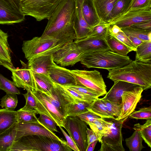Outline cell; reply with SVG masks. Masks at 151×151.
Instances as JSON below:
<instances>
[{"instance_id":"6da1fadb","label":"cell","mask_w":151,"mask_h":151,"mask_svg":"<svg viewBox=\"0 0 151 151\" xmlns=\"http://www.w3.org/2000/svg\"><path fill=\"white\" fill-rule=\"evenodd\" d=\"M76 8V0H62L47 19V25L40 37L76 40L74 28Z\"/></svg>"},{"instance_id":"7a4b0ae2","label":"cell","mask_w":151,"mask_h":151,"mask_svg":"<svg viewBox=\"0 0 151 151\" xmlns=\"http://www.w3.org/2000/svg\"><path fill=\"white\" fill-rule=\"evenodd\" d=\"M108 71L107 78L114 82L124 81L139 86L144 90L151 87V63L132 60L122 67Z\"/></svg>"},{"instance_id":"3957f363","label":"cell","mask_w":151,"mask_h":151,"mask_svg":"<svg viewBox=\"0 0 151 151\" xmlns=\"http://www.w3.org/2000/svg\"><path fill=\"white\" fill-rule=\"evenodd\" d=\"M66 141L61 142L40 135H29L19 138L10 151H70Z\"/></svg>"},{"instance_id":"277c9868","label":"cell","mask_w":151,"mask_h":151,"mask_svg":"<svg viewBox=\"0 0 151 151\" xmlns=\"http://www.w3.org/2000/svg\"><path fill=\"white\" fill-rule=\"evenodd\" d=\"M132 61L127 56H122L108 50L83 53L80 62L88 68H102L108 70L122 67Z\"/></svg>"},{"instance_id":"5b68a950","label":"cell","mask_w":151,"mask_h":151,"mask_svg":"<svg viewBox=\"0 0 151 151\" xmlns=\"http://www.w3.org/2000/svg\"><path fill=\"white\" fill-rule=\"evenodd\" d=\"M74 41L36 37L23 41L22 50L28 60L36 57L53 54L68 43Z\"/></svg>"},{"instance_id":"8992f818","label":"cell","mask_w":151,"mask_h":151,"mask_svg":"<svg viewBox=\"0 0 151 151\" xmlns=\"http://www.w3.org/2000/svg\"><path fill=\"white\" fill-rule=\"evenodd\" d=\"M21 12L40 21L48 19L62 0H19Z\"/></svg>"},{"instance_id":"52a82bcc","label":"cell","mask_w":151,"mask_h":151,"mask_svg":"<svg viewBox=\"0 0 151 151\" xmlns=\"http://www.w3.org/2000/svg\"><path fill=\"white\" fill-rule=\"evenodd\" d=\"M147 21H151V5L144 8L130 9L107 22L111 25L115 24L121 28Z\"/></svg>"},{"instance_id":"ba28073f","label":"cell","mask_w":151,"mask_h":151,"mask_svg":"<svg viewBox=\"0 0 151 151\" xmlns=\"http://www.w3.org/2000/svg\"><path fill=\"white\" fill-rule=\"evenodd\" d=\"M64 128L73 140L79 151H86L88 147L87 124L77 116H67L64 122Z\"/></svg>"},{"instance_id":"9c48e42d","label":"cell","mask_w":151,"mask_h":151,"mask_svg":"<svg viewBox=\"0 0 151 151\" xmlns=\"http://www.w3.org/2000/svg\"><path fill=\"white\" fill-rule=\"evenodd\" d=\"M76 82V85H82L93 90L101 96L106 93V86L102 75L99 71L71 70Z\"/></svg>"},{"instance_id":"30bf717a","label":"cell","mask_w":151,"mask_h":151,"mask_svg":"<svg viewBox=\"0 0 151 151\" xmlns=\"http://www.w3.org/2000/svg\"><path fill=\"white\" fill-rule=\"evenodd\" d=\"M107 132L99 141L101 146L99 151H124L122 129L123 123L115 119Z\"/></svg>"},{"instance_id":"8fae6325","label":"cell","mask_w":151,"mask_h":151,"mask_svg":"<svg viewBox=\"0 0 151 151\" xmlns=\"http://www.w3.org/2000/svg\"><path fill=\"white\" fill-rule=\"evenodd\" d=\"M83 53L74 41L65 45L52 54L54 62L62 67L72 66L80 62Z\"/></svg>"},{"instance_id":"7c38bea8","label":"cell","mask_w":151,"mask_h":151,"mask_svg":"<svg viewBox=\"0 0 151 151\" xmlns=\"http://www.w3.org/2000/svg\"><path fill=\"white\" fill-rule=\"evenodd\" d=\"M143 88L137 86L124 91L122 96V107L120 115L115 120L123 123L134 111L142 97Z\"/></svg>"},{"instance_id":"4fadbf2b","label":"cell","mask_w":151,"mask_h":151,"mask_svg":"<svg viewBox=\"0 0 151 151\" xmlns=\"http://www.w3.org/2000/svg\"><path fill=\"white\" fill-rule=\"evenodd\" d=\"M31 91L37 101V114H42L46 115L54 120L57 126L64 128L65 118L63 115L45 98L41 92L35 90Z\"/></svg>"},{"instance_id":"5bb4252c","label":"cell","mask_w":151,"mask_h":151,"mask_svg":"<svg viewBox=\"0 0 151 151\" xmlns=\"http://www.w3.org/2000/svg\"><path fill=\"white\" fill-rule=\"evenodd\" d=\"M22 64L20 68L12 69V78L16 86L23 88L27 91H32L35 90V81L32 72L26 64L20 60Z\"/></svg>"},{"instance_id":"9a60e30c","label":"cell","mask_w":151,"mask_h":151,"mask_svg":"<svg viewBox=\"0 0 151 151\" xmlns=\"http://www.w3.org/2000/svg\"><path fill=\"white\" fill-rule=\"evenodd\" d=\"M32 135L45 136L62 142L65 141L38 122L17 123L16 141L22 137Z\"/></svg>"},{"instance_id":"2e32d148","label":"cell","mask_w":151,"mask_h":151,"mask_svg":"<svg viewBox=\"0 0 151 151\" xmlns=\"http://www.w3.org/2000/svg\"><path fill=\"white\" fill-rule=\"evenodd\" d=\"M48 73L50 77L55 83L67 86L76 85L75 78L71 70L55 63L50 67Z\"/></svg>"},{"instance_id":"e0dca14e","label":"cell","mask_w":151,"mask_h":151,"mask_svg":"<svg viewBox=\"0 0 151 151\" xmlns=\"http://www.w3.org/2000/svg\"><path fill=\"white\" fill-rule=\"evenodd\" d=\"M74 42L83 53L110 50L106 39L89 37L76 40Z\"/></svg>"},{"instance_id":"ac0fdd59","label":"cell","mask_w":151,"mask_h":151,"mask_svg":"<svg viewBox=\"0 0 151 151\" xmlns=\"http://www.w3.org/2000/svg\"><path fill=\"white\" fill-rule=\"evenodd\" d=\"M24 15L20 11L9 6L3 0H0V24H11L24 20Z\"/></svg>"},{"instance_id":"d6986e66","label":"cell","mask_w":151,"mask_h":151,"mask_svg":"<svg viewBox=\"0 0 151 151\" xmlns=\"http://www.w3.org/2000/svg\"><path fill=\"white\" fill-rule=\"evenodd\" d=\"M138 86L124 81H119L114 84L103 98L116 104H121L122 96L125 91L133 89Z\"/></svg>"},{"instance_id":"ffe728a7","label":"cell","mask_w":151,"mask_h":151,"mask_svg":"<svg viewBox=\"0 0 151 151\" xmlns=\"http://www.w3.org/2000/svg\"><path fill=\"white\" fill-rule=\"evenodd\" d=\"M55 84L49 92L42 93L45 98L53 105L65 118L68 102L60 89Z\"/></svg>"},{"instance_id":"44dd1931","label":"cell","mask_w":151,"mask_h":151,"mask_svg":"<svg viewBox=\"0 0 151 151\" xmlns=\"http://www.w3.org/2000/svg\"><path fill=\"white\" fill-rule=\"evenodd\" d=\"M76 8L74 24L76 40L87 37L91 27L86 22L83 15L80 0H76Z\"/></svg>"},{"instance_id":"7402d4cb","label":"cell","mask_w":151,"mask_h":151,"mask_svg":"<svg viewBox=\"0 0 151 151\" xmlns=\"http://www.w3.org/2000/svg\"><path fill=\"white\" fill-rule=\"evenodd\" d=\"M55 63L52 54L32 58L28 60L27 65L34 73L49 75V68Z\"/></svg>"},{"instance_id":"603a6c76","label":"cell","mask_w":151,"mask_h":151,"mask_svg":"<svg viewBox=\"0 0 151 151\" xmlns=\"http://www.w3.org/2000/svg\"><path fill=\"white\" fill-rule=\"evenodd\" d=\"M9 35L0 29V65L10 70L15 68L12 60V51L8 42Z\"/></svg>"},{"instance_id":"cb8c5ba5","label":"cell","mask_w":151,"mask_h":151,"mask_svg":"<svg viewBox=\"0 0 151 151\" xmlns=\"http://www.w3.org/2000/svg\"><path fill=\"white\" fill-rule=\"evenodd\" d=\"M84 17L91 27L98 24L101 21L96 11L93 0H80Z\"/></svg>"},{"instance_id":"d4e9b609","label":"cell","mask_w":151,"mask_h":151,"mask_svg":"<svg viewBox=\"0 0 151 151\" xmlns=\"http://www.w3.org/2000/svg\"><path fill=\"white\" fill-rule=\"evenodd\" d=\"M118 0H93L97 14L101 20H110L112 9Z\"/></svg>"},{"instance_id":"484cf974","label":"cell","mask_w":151,"mask_h":151,"mask_svg":"<svg viewBox=\"0 0 151 151\" xmlns=\"http://www.w3.org/2000/svg\"><path fill=\"white\" fill-rule=\"evenodd\" d=\"M17 123L0 134V151H10L16 141Z\"/></svg>"},{"instance_id":"4316f807","label":"cell","mask_w":151,"mask_h":151,"mask_svg":"<svg viewBox=\"0 0 151 151\" xmlns=\"http://www.w3.org/2000/svg\"><path fill=\"white\" fill-rule=\"evenodd\" d=\"M17 123V111L0 109V134Z\"/></svg>"},{"instance_id":"83f0119b","label":"cell","mask_w":151,"mask_h":151,"mask_svg":"<svg viewBox=\"0 0 151 151\" xmlns=\"http://www.w3.org/2000/svg\"><path fill=\"white\" fill-rule=\"evenodd\" d=\"M32 73L35 83V90L42 93H47L49 92L54 86L55 83L49 75Z\"/></svg>"},{"instance_id":"f1b7e54d","label":"cell","mask_w":151,"mask_h":151,"mask_svg":"<svg viewBox=\"0 0 151 151\" xmlns=\"http://www.w3.org/2000/svg\"><path fill=\"white\" fill-rule=\"evenodd\" d=\"M87 109L101 118L115 119V118L108 110L101 98H97L88 107Z\"/></svg>"},{"instance_id":"f546056e","label":"cell","mask_w":151,"mask_h":151,"mask_svg":"<svg viewBox=\"0 0 151 151\" xmlns=\"http://www.w3.org/2000/svg\"><path fill=\"white\" fill-rule=\"evenodd\" d=\"M135 60L151 63V41H144L136 48Z\"/></svg>"},{"instance_id":"4dcf8cb0","label":"cell","mask_w":151,"mask_h":151,"mask_svg":"<svg viewBox=\"0 0 151 151\" xmlns=\"http://www.w3.org/2000/svg\"><path fill=\"white\" fill-rule=\"evenodd\" d=\"M91 104L78 99L69 103L67 107L65 118L67 116H77L88 111L87 108Z\"/></svg>"},{"instance_id":"1f68e13d","label":"cell","mask_w":151,"mask_h":151,"mask_svg":"<svg viewBox=\"0 0 151 151\" xmlns=\"http://www.w3.org/2000/svg\"><path fill=\"white\" fill-rule=\"evenodd\" d=\"M112 123V121H108L105 120L104 118L99 117L95 119L88 125L91 129L98 136L99 141L102 137L107 132Z\"/></svg>"},{"instance_id":"d6a6232c","label":"cell","mask_w":151,"mask_h":151,"mask_svg":"<svg viewBox=\"0 0 151 151\" xmlns=\"http://www.w3.org/2000/svg\"><path fill=\"white\" fill-rule=\"evenodd\" d=\"M106 41L110 50L118 55L127 56L128 54L132 51L126 45L108 33Z\"/></svg>"},{"instance_id":"836d02e7","label":"cell","mask_w":151,"mask_h":151,"mask_svg":"<svg viewBox=\"0 0 151 151\" xmlns=\"http://www.w3.org/2000/svg\"><path fill=\"white\" fill-rule=\"evenodd\" d=\"M111 26L108 22L101 20L97 25L91 28L87 37H93L106 40Z\"/></svg>"},{"instance_id":"e575fe53","label":"cell","mask_w":151,"mask_h":151,"mask_svg":"<svg viewBox=\"0 0 151 151\" xmlns=\"http://www.w3.org/2000/svg\"><path fill=\"white\" fill-rule=\"evenodd\" d=\"M133 129L138 131L143 140L151 148V119H147L143 125L139 123L135 124Z\"/></svg>"},{"instance_id":"d590c367","label":"cell","mask_w":151,"mask_h":151,"mask_svg":"<svg viewBox=\"0 0 151 151\" xmlns=\"http://www.w3.org/2000/svg\"><path fill=\"white\" fill-rule=\"evenodd\" d=\"M143 139L137 130L125 139L126 146L130 151H141L145 147L142 145Z\"/></svg>"},{"instance_id":"8d00e7d4","label":"cell","mask_w":151,"mask_h":151,"mask_svg":"<svg viewBox=\"0 0 151 151\" xmlns=\"http://www.w3.org/2000/svg\"><path fill=\"white\" fill-rule=\"evenodd\" d=\"M121 29L126 35L135 37L144 41H151V31L142 30L130 26Z\"/></svg>"},{"instance_id":"74e56055","label":"cell","mask_w":151,"mask_h":151,"mask_svg":"<svg viewBox=\"0 0 151 151\" xmlns=\"http://www.w3.org/2000/svg\"><path fill=\"white\" fill-rule=\"evenodd\" d=\"M36 111H30L21 109L17 111V123L38 122Z\"/></svg>"},{"instance_id":"f35d334b","label":"cell","mask_w":151,"mask_h":151,"mask_svg":"<svg viewBox=\"0 0 151 151\" xmlns=\"http://www.w3.org/2000/svg\"><path fill=\"white\" fill-rule=\"evenodd\" d=\"M0 106L1 108L14 110L17 106L18 101L17 94L7 93L1 99Z\"/></svg>"},{"instance_id":"ab89813d","label":"cell","mask_w":151,"mask_h":151,"mask_svg":"<svg viewBox=\"0 0 151 151\" xmlns=\"http://www.w3.org/2000/svg\"><path fill=\"white\" fill-rule=\"evenodd\" d=\"M0 89L6 93H10L19 95L20 92L12 81L5 78L0 73Z\"/></svg>"},{"instance_id":"60d3db41","label":"cell","mask_w":151,"mask_h":151,"mask_svg":"<svg viewBox=\"0 0 151 151\" xmlns=\"http://www.w3.org/2000/svg\"><path fill=\"white\" fill-rule=\"evenodd\" d=\"M131 1V0H118L112 9L110 20L125 12Z\"/></svg>"},{"instance_id":"b9f144b4","label":"cell","mask_w":151,"mask_h":151,"mask_svg":"<svg viewBox=\"0 0 151 151\" xmlns=\"http://www.w3.org/2000/svg\"><path fill=\"white\" fill-rule=\"evenodd\" d=\"M23 95L25 99L26 104L21 109L27 111H36L37 107V101L31 91H27V92Z\"/></svg>"},{"instance_id":"7bdbcfd3","label":"cell","mask_w":151,"mask_h":151,"mask_svg":"<svg viewBox=\"0 0 151 151\" xmlns=\"http://www.w3.org/2000/svg\"><path fill=\"white\" fill-rule=\"evenodd\" d=\"M39 114L40 116L37 119L40 124L52 132H58L57 124L54 120L44 114Z\"/></svg>"},{"instance_id":"ee69618b","label":"cell","mask_w":151,"mask_h":151,"mask_svg":"<svg viewBox=\"0 0 151 151\" xmlns=\"http://www.w3.org/2000/svg\"><path fill=\"white\" fill-rule=\"evenodd\" d=\"M129 117L137 119H151V106L142 108L138 110L134 111L130 114Z\"/></svg>"},{"instance_id":"f6af8a7d","label":"cell","mask_w":151,"mask_h":151,"mask_svg":"<svg viewBox=\"0 0 151 151\" xmlns=\"http://www.w3.org/2000/svg\"><path fill=\"white\" fill-rule=\"evenodd\" d=\"M66 86L72 90L78 93L91 96L96 98L101 96L97 92L82 85H75Z\"/></svg>"},{"instance_id":"bcb514c9","label":"cell","mask_w":151,"mask_h":151,"mask_svg":"<svg viewBox=\"0 0 151 151\" xmlns=\"http://www.w3.org/2000/svg\"><path fill=\"white\" fill-rule=\"evenodd\" d=\"M108 34L113 36L126 45L132 51H135L137 47L133 45L127 35L122 30L116 34H112L109 32Z\"/></svg>"},{"instance_id":"7dc6e473","label":"cell","mask_w":151,"mask_h":151,"mask_svg":"<svg viewBox=\"0 0 151 151\" xmlns=\"http://www.w3.org/2000/svg\"><path fill=\"white\" fill-rule=\"evenodd\" d=\"M103 103L106 106L109 111L114 116L117 117L120 114L122 104L118 105L105 99L101 98Z\"/></svg>"},{"instance_id":"c3c4849f","label":"cell","mask_w":151,"mask_h":151,"mask_svg":"<svg viewBox=\"0 0 151 151\" xmlns=\"http://www.w3.org/2000/svg\"><path fill=\"white\" fill-rule=\"evenodd\" d=\"M66 90L75 98L82 101L91 103L96 99L88 95L76 92L66 86H63Z\"/></svg>"},{"instance_id":"681fc988","label":"cell","mask_w":151,"mask_h":151,"mask_svg":"<svg viewBox=\"0 0 151 151\" xmlns=\"http://www.w3.org/2000/svg\"><path fill=\"white\" fill-rule=\"evenodd\" d=\"M151 5V0H131L126 12L131 9L144 8Z\"/></svg>"},{"instance_id":"f907efd6","label":"cell","mask_w":151,"mask_h":151,"mask_svg":"<svg viewBox=\"0 0 151 151\" xmlns=\"http://www.w3.org/2000/svg\"><path fill=\"white\" fill-rule=\"evenodd\" d=\"M87 124L92 122L95 119L100 117L98 115L90 111H87L77 116Z\"/></svg>"},{"instance_id":"816d5d0a","label":"cell","mask_w":151,"mask_h":151,"mask_svg":"<svg viewBox=\"0 0 151 151\" xmlns=\"http://www.w3.org/2000/svg\"><path fill=\"white\" fill-rule=\"evenodd\" d=\"M59 127L66 139L68 146L72 150L75 151H79L77 145L71 137L67 133L62 127Z\"/></svg>"},{"instance_id":"f5cc1de1","label":"cell","mask_w":151,"mask_h":151,"mask_svg":"<svg viewBox=\"0 0 151 151\" xmlns=\"http://www.w3.org/2000/svg\"><path fill=\"white\" fill-rule=\"evenodd\" d=\"M130 27L139 29L151 31V21H147L133 24Z\"/></svg>"},{"instance_id":"db71d44e","label":"cell","mask_w":151,"mask_h":151,"mask_svg":"<svg viewBox=\"0 0 151 151\" xmlns=\"http://www.w3.org/2000/svg\"><path fill=\"white\" fill-rule=\"evenodd\" d=\"M87 139L88 146L92 142L96 140L99 141V137L96 133L91 129L88 127L86 130Z\"/></svg>"},{"instance_id":"11a10c76","label":"cell","mask_w":151,"mask_h":151,"mask_svg":"<svg viewBox=\"0 0 151 151\" xmlns=\"http://www.w3.org/2000/svg\"><path fill=\"white\" fill-rule=\"evenodd\" d=\"M3 0L10 6L20 11L19 0Z\"/></svg>"},{"instance_id":"9f6ffc18","label":"cell","mask_w":151,"mask_h":151,"mask_svg":"<svg viewBox=\"0 0 151 151\" xmlns=\"http://www.w3.org/2000/svg\"><path fill=\"white\" fill-rule=\"evenodd\" d=\"M126 35L132 42L136 47L144 42L142 40L135 37L129 35Z\"/></svg>"},{"instance_id":"6f0895ef","label":"cell","mask_w":151,"mask_h":151,"mask_svg":"<svg viewBox=\"0 0 151 151\" xmlns=\"http://www.w3.org/2000/svg\"><path fill=\"white\" fill-rule=\"evenodd\" d=\"M98 141L96 140L88 145L86 151H93Z\"/></svg>"}]
</instances>
